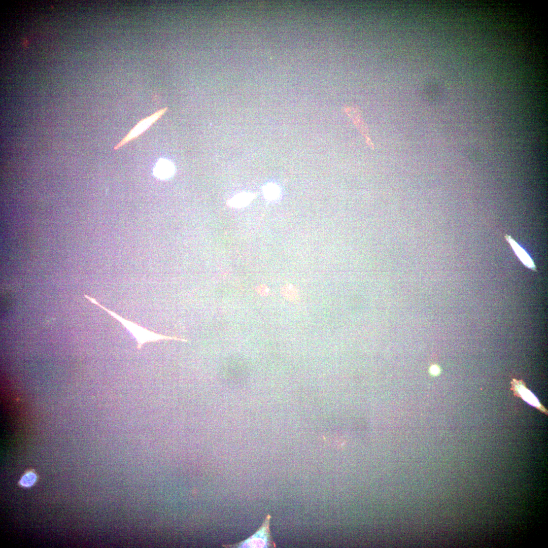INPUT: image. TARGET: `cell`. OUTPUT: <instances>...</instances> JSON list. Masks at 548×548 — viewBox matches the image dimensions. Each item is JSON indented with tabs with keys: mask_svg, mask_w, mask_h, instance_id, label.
<instances>
[{
	"mask_svg": "<svg viewBox=\"0 0 548 548\" xmlns=\"http://www.w3.org/2000/svg\"><path fill=\"white\" fill-rule=\"evenodd\" d=\"M505 238L506 241L511 246L515 254L528 267L535 270V265L529 255L527 252L520 246L510 235H506Z\"/></svg>",
	"mask_w": 548,
	"mask_h": 548,
	"instance_id": "6",
	"label": "cell"
},
{
	"mask_svg": "<svg viewBox=\"0 0 548 548\" xmlns=\"http://www.w3.org/2000/svg\"><path fill=\"white\" fill-rule=\"evenodd\" d=\"M512 387L514 391L520 396L523 400L529 404L533 406L542 412H545V409L540 404L536 396L525 386L522 381L513 380Z\"/></svg>",
	"mask_w": 548,
	"mask_h": 548,
	"instance_id": "5",
	"label": "cell"
},
{
	"mask_svg": "<svg viewBox=\"0 0 548 548\" xmlns=\"http://www.w3.org/2000/svg\"><path fill=\"white\" fill-rule=\"evenodd\" d=\"M85 297L91 303L98 306L101 309L106 311L110 315L118 321L134 337L137 341V349L140 350L142 349L144 344L147 342H155L160 340H176L182 341H186L187 340L177 336H171L157 333L150 331L137 323H134L129 320H127L114 312L107 309L102 306L97 300L88 295H85Z\"/></svg>",
	"mask_w": 548,
	"mask_h": 548,
	"instance_id": "1",
	"label": "cell"
},
{
	"mask_svg": "<svg viewBox=\"0 0 548 548\" xmlns=\"http://www.w3.org/2000/svg\"><path fill=\"white\" fill-rule=\"evenodd\" d=\"M269 518H267V521L253 536L245 541L232 545L231 547L234 546V547H262L268 545L267 541H269L267 538L269 536Z\"/></svg>",
	"mask_w": 548,
	"mask_h": 548,
	"instance_id": "3",
	"label": "cell"
},
{
	"mask_svg": "<svg viewBox=\"0 0 548 548\" xmlns=\"http://www.w3.org/2000/svg\"><path fill=\"white\" fill-rule=\"evenodd\" d=\"M255 196V194L251 192H241L229 199L227 201V204L236 209L243 208L249 204Z\"/></svg>",
	"mask_w": 548,
	"mask_h": 548,
	"instance_id": "7",
	"label": "cell"
},
{
	"mask_svg": "<svg viewBox=\"0 0 548 548\" xmlns=\"http://www.w3.org/2000/svg\"><path fill=\"white\" fill-rule=\"evenodd\" d=\"M36 480V474L33 472H29L23 475L20 481V484L24 487H29L34 484Z\"/></svg>",
	"mask_w": 548,
	"mask_h": 548,
	"instance_id": "9",
	"label": "cell"
},
{
	"mask_svg": "<svg viewBox=\"0 0 548 548\" xmlns=\"http://www.w3.org/2000/svg\"><path fill=\"white\" fill-rule=\"evenodd\" d=\"M430 372L433 375H437L439 373V368L436 365H432L430 369Z\"/></svg>",
	"mask_w": 548,
	"mask_h": 548,
	"instance_id": "10",
	"label": "cell"
},
{
	"mask_svg": "<svg viewBox=\"0 0 548 548\" xmlns=\"http://www.w3.org/2000/svg\"><path fill=\"white\" fill-rule=\"evenodd\" d=\"M175 170V165L172 161L165 158H160L153 168V175L158 179L168 180L174 176Z\"/></svg>",
	"mask_w": 548,
	"mask_h": 548,
	"instance_id": "4",
	"label": "cell"
},
{
	"mask_svg": "<svg viewBox=\"0 0 548 548\" xmlns=\"http://www.w3.org/2000/svg\"><path fill=\"white\" fill-rule=\"evenodd\" d=\"M167 108L160 109L150 116L141 120L115 147L118 149L127 143L138 138L156 122L166 111Z\"/></svg>",
	"mask_w": 548,
	"mask_h": 548,
	"instance_id": "2",
	"label": "cell"
},
{
	"mask_svg": "<svg viewBox=\"0 0 548 548\" xmlns=\"http://www.w3.org/2000/svg\"><path fill=\"white\" fill-rule=\"evenodd\" d=\"M262 192L264 198L270 202L276 201L281 197L280 187L275 183L270 182L264 185Z\"/></svg>",
	"mask_w": 548,
	"mask_h": 548,
	"instance_id": "8",
	"label": "cell"
}]
</instances>
